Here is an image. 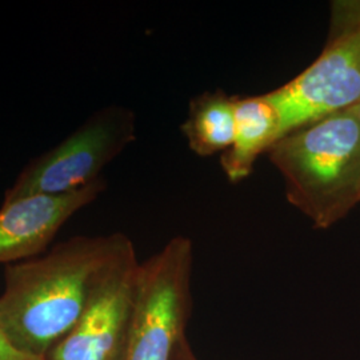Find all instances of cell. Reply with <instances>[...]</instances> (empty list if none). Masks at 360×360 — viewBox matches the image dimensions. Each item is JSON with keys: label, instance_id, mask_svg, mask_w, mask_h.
<instances>
[{"label": "cell", "instance_id": "cell-9", "mask_svg": "<svg viewBox=\"0 0 360 360\" xmlns=\"http://www.w3.org/2000/svg\"><path fill=\"white\" fill-rule=\"evenodd\" d=\"M235 102L236 98L220 90L191 101L181 132L193 153L207 158L230 150L235 138Z\"/></svg>", "mask_w": 360, "mask_h": 360}, {"label": "cell", "instance_id": "cell-12", "mask_svg": "<svg viewBox=\"0 0 360 360\" xmlns=\"http://www.w3.org/2000/svg\"><path fill=\"white\" fill-rule=\"evenodd\" d=\"M356 112H358V116H359L360 120V104H358V105H356Z\"/></svg>", "mask_w": 360, "mask_h": 360}, {"label": "cell", "instance_id": "cell-6", "mask_svg": "<svg viewBox=\"0 0 360 360\" xmlns=\"http://www.w3.org/2000/svg\"><path fill=\"white\" fill-rule=\"evenodd\" d=\"M126 236L104 269L80 319L44 360H123L141 270Z\"/></svg>", "mask_w": 360, "mask_h": 360}, {"label": "cell", "instance_id": "cell-2", "mask_svg": "<svg viewBox=\"0 0 360 360\" xmlns=\"http://www.w3.org/2000/svg\"><path fill=\"white\" fill-rule=\"evenodd\" d=\"M283 176L290 205L314 229L328 230L360 203V120L356 107L278 139L266 153Z\"/></svg>", "mask_w": 360, "mask_h": 360}, {"label": "cell", "instance_id": "cell-3", "mask_svg": "<svg viewBox=\"0 0 360 360\" xmlns=\"http://www.w3.org/2000/svg\"><path fill=\"white\" fill-rule=\"evenodd\" d=\"M279 116V138L360 104V0L331 4L322 53L303 72L264 94Z\"/></svg>", "mask_w": 360, "mask_h": 360}, {"label": "cell", "instance_id": "cell-10", "mask_svg": "<svg viewBox=\"0 0 360 360\" xmlns=\"http://www.w3.org/2000/svg\"><path fill=\"white\" fill-rule=\"evenodd\" d=\"M0 360H43L27 355L25 352L13 347L7 336L0 330Z\"/></svg>", "mask_w": 360, "mask_h": 360}, {"label": "cell", "instance_id": "cell-1", "mask_svg": "<svg viewBox=\"0 0 360 360\" xmlns=\"http://www.w3.org/2000/svg\"><path fill=\"white\" fill-rule=\"evenodd\" d=\"M124 238L75 236L41 257L6 266L0 330L13 347L44 360L80 319Z\"/></svg>", "mask_w": 360, "mask_h": 360}, {"label": "cell", "instance_id": "cell-7", "mask_svg": "<svg viewBox=\"0 0 360 360\" xmlns=\"http://www.w3.org/2000/svg\"><path fill=\"white\" fill-rule=\"evenodd\" d=\"M107 187L104 178L75 193L27 196L0 207V264H15L40 257L56 233Z\"/></svg>", "mask_w": 360, "mask_h": 360}, {"label": "cell", "instance_id": "cell-5", "mask_svg": "<svg viewBox=\"0 0 360 360\" xmlns=\"http://www.w3.org/2000/svg\"><path fill=\"white\" fill-rule=\"evenodd\" d=\"M136 139L135 114L108 105L92 115L51 150L31 159L3 196V205L27 196L75 193L96 180L102 171Z\"/></svg>", "mask_w": 360, "mask_h": 360}, {"label": "cell", "instance_id": "cell-8", "mask_svg": "<svg viewBox=\"0 0 360 360\" xmlns=\"http://www.w3.org/2000/svg\"><path fill=\"white\" fill-rule=\"evenodd\" d=\"M279 116L266 95L248 96L235 102V138L220 165L231 183L247 179L257 158L266 154L279 138Z\"/></svg>", "mask_w": 360, "mask_h": 360}, {"label": "cell", "instance_id": "cell-4", "mask_svg": "<svg viewBox=\"0 0 360 360\" xmlns=\"http://www.w3.org/2000/svg\"><path fill=\"white\" fill-rule=\"evenodd\" d=\"M193 243L176 236L141 263L123 360H172L193 309Z\"/></svg>", "mask_w": 360, "mask_h": 360}, {"label": "cell", "instance_id": "cell-11", "mask_svg": "<svg viewBox=\"0 0 360 360\" xmlns=\"http://www.w3.org/2000/svg\"><path fill=\"white\" fill-rule=\"evenodd\" d=\"M172 360H199L196 354L193 352L191 345L188 343L187 338H184L179 343V346L175 351V355H174V359Z\"/></svg>", "mask_w": 360, "mask_h": 360}]
</instances>
